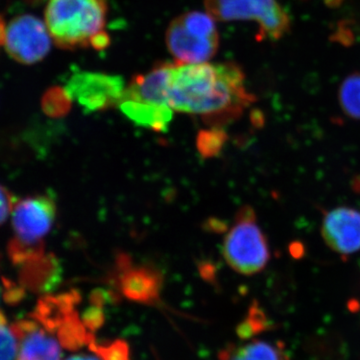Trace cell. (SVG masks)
I'll return each mask as SVG.
<instances>
[{"instance_id":"cell-1","label":"cell","mask_w":360,"mask_h":360,"mask_svg":"<svg viewBox=\"0 0 360 360\" xmlns=\"http://www.w3.org/2000/svg\"><path fill=\"white\" fill-rule=\"evenodd\" d=\"M255 101L246 89L245 72L236 63H174L168 84L172 110L200 116L210 127L224 129Z\"/></svg>"},{"instance_id":"cell-23","label":"cell","mask_w":360,"mask_h":360,"mask_svg":"<svg viewBox=\"0 0 360 360\" xmlns=\"http://www.w3.org/2000/svg\"><path fill=\"white\" fill-rule=\"evenodd\" d=\"M265 315L258 305L250 307V314L243 323L239 326L238 335L241 338H250L266 328Z\"/></svg>"},{"instance_id":"cell-15","label":"cell","mask_w":360,"mask_h":360,"mask_svg":"<svg viewBox=\"0 0 360 360\" xmlns=\"http://www.w3.org/2000/svg\"><path fill=\"white\" fill-rule=\"evenodd\" d=\"M219 360H290L281 341L252 340L243 345H229L219 354Z\"/></svg>"},{"instance_id":"cell-27","label":"cell","mask_w":360,"mask_h":360,"mask_svg":"<svg viewBox=\"0 0 360 360\" xmlns=\"http://www.w3.org/2000/svg\"><path fill=\"white\" fill-rule=\"evenodd\" d=\"M110 44V37L105 32H101L97 33L90 40V47L96 49V51H103V49H108Z\"/></svg>"},{"instance_id":"cell-13","label":"cell","mask_w":360,"mask_h":360,"mask_svg":"<svg viewBox=\"0 0 360 360\" xmlns=\"http://www.w3.org/2000/svg\"><path fill=\"white\" fill-rule=\"evenodd\" d=\"M80 300L82 297L77 290L44 296L40 298L30 317L52 335H56L59 328L77 312L75 307Z\"/></svg>"},{"instance_id":"cell-5","label":"cell","mask_w":360,"mask_h":360,"mask_svg":"<svg viewBox=\"0 0 360 360\" xmlns=\"http://www.w3.org/2000/svg\"><path fill=\"white\" fill-rule=\"evenodd\" d=\"M168 51L179 65L210 60L219 46L217 23L210 13L191 11L172 21L167 32Z\"/></svg>"},{"instance_id":"cell-17","label":"cell","mask_w":360,"mask_h":360,"mask_svg":"<svg viewBox=\"0 0 360 360\" xmlns=\"http://www.w3.org/2000/svg\"><path fill=\"white\" fill-rule=\"evenodd\" d=\"M59 343L68 350H77L89 345L94 333H90L77 311L71 315L56 333Z\"/></svg>"},{"instance_id":"cell-9","label":"cell","mask_w":360,"mask_h":360,"mask_svg":"<svg viewBox=\"0 0 360 360\" xmlns=\"http://www.w3.org/2000/svg\"><path fill=\"white\" fill-rule=\"evenodd\" d=\"M160 271L149 265H134L127 255L116 260L115 284L127 300L151 304L160 298L162 288Z\"/></svg>"},{"instance_id":"cell-21","label":"cell","mask_w":360,"mask_h":360,"mask_svg":"<svg viewBox=\"0 0 360 360\" xmlns=\"http://www.w3.org/2000/svg\"><path fill=\"white\" fill-rule=\"evenodd\" d=\"M87 347L101 360H130L129 343L122 340L98 343L96 336H92Z\"/></svg>"},{"instance_id":"cell-29","label":"cell","mask_w":360,"mask_h":360,"mask_svg":"<svg viewBox=\"0 0 360 360\" xmlns=\"http://www.w3.org/2000/svg\"><path fill=\"white\" fill-rule=\"evenodd\" d=\"M65 360H101L98 359V356H92V355L89 354H75L71 355V356L68 357Z\"/></svg>"},{"instance_id":"cell-2","label":"cell","mask_w":360,"mask_h":360,"mask_svg":"<svg viewBox=\"0 0 360 360\" xmlns=\"http://www.w3.org/2000/svg\"><path fill=\"white\" fill-rule=\"evenodd\" d=\"M106 14V0H49L45 25L60 49H85L103 32Z\"/></svg>"},{"instance_id":"cell-10","label":"cell","mask_w":360,"mask_h":360,"mask_svg":"<svg viewBox=\"0 0 360 360\" xmlns=\"http://www.w3.org/2000/svg\"><path fill=\"white\" fill-rule=\"evenodd\" d=\"M324 243L340 257H350L360 250V210L340 206L324 214L321 224Z\"/></svg>"},{"instance_id":"cell-11","label":"cell","mask_w":360,"mask_h":360,"mask_svg":"<svg viewBox=\"0 0 360 360\" xmlns=\"http://www.w3.org/2000/svg\"><path fill=\"white\" fill-rule=\"evenodd\" d=\"M13 328L18 338V360H61L58 338L32 317L13 322Z\"/></svg>"},{"instance_id":"cell-28","label":"cell","mask_w":360,"mask_h":360,"mask_svg":"<svg viewBox=\"0 0 360 360\" xmlns=\"http://www.w3.org/2000/svg\"><path fill=\"white\" fill-rule=\"evenodd\" d=\"M7 35V26L4 16L0 15V45L6 44Z\"/></svg>"},{"instance_id":"cell-4","label":"cell","mask_w":360,"mask_h":360,"mask_svg":"<svg viewBox=\"0 0 360 360\" xmlns=\"http://www.w3.org/2000/svg\"><path fill=\"white\" fill-rule=\"evenodd\" d=\"M222 255L226 264L243 276L259 274L269 264V241L250 206H243L236 213L234 224L225 236Z\"/></svg>"},{"instance_id":"cell-22","label":"cell","mask_w":360,"mask_h":360,"mask_svg":"<svg viewBox=\"0 0 360 360\" xmlns=\"http://www.w3.org/2000/svg\"><path fill=\"white\" fill-rule=\"evenodd\" d=\"M18 335L6 315L0 310V360H18Z\"/></svg>"},{"instance_id":"cell-14","label":"cell","mask_w":360,"mask_h":360,"mask_svg":"<svg viewBox=\"0 0 360 360\" xmlns=\"http://www.w3.org/2000/svg\"><path fill=\"white\" fill-rule=\"evenodd\" d=\"M118 106L123 115H127L137 127L158 132H167L172 120V110L167 105L123 99Z\"/></svg>"},{"instance_id":"cell-19","label":"cell","mask_w":360,"mask_h":360,"mask_svg":"<svg viewBox=\"0 0 360 360\" xmlns=\"http://www.w3.org/2000/svg\"><path fill=\"white\" fill-rule=\"evenodd\" d=\"M227 139L226 132L220 127L200 130L196 139L198 153L203 158H215L221 153Z\"/></svg>"},{"instance_id":"cell-7","label":"cell","mask_w":360,"mask_h":360,"mask_svg":"<svg viewBox=\"0 0 360 360\" xmlns=\"http://www.w3.org/2000/svg\"><path fill=\"white\" fill-rule=\"evenodd\" d=\"M65 89L87 113L120 105L125 92L122 77L84 70L72 71L65 80Z\"/></svg>"},{"instance_id":"cell-24","label":"cell","mask_w":360,"mask_h":360,"mask_svg":"<svg viewBox=\"0 0 360 360\" xmlns=\"http://www.w3.org/2000/svg\"><path fill=\"white\" fill-rule=\"evenodd\" d=\"M23 296H25V288H18L15 283L7 281L0 274V304L2 302L14 304L20 302Z\"/></svg>"},{"instance_id":"cell-26","label":"cell","mask_w":360,"mask_h":360,"mask_svg":"<svg viewBox=\"0 0 360 360\" xmlns=\"http://www.w3.org/2000/svg\"><path fill=\"white\" fill-rule=\"evenodd\" d=\"M16 200L13 194L0 184V225L4 224L9 217H11Z\"/></svg>"},{"instance_id":"cell-6","label":"cell","mask_w":360,"mask_h":360,"mask_svg":"<svg viewBox=\"0 0 360 360\" xmlns=\"http://www.w3.org/2000/svg\"><path fill=\"white\" fill-rule=\"evenodd\" d=\"M205 6L215 20L255 21L262 39H281L290 30V15L277 0H205Z\"/></svg>"},{"instance_id":"cell-12","label":"cell","mask_w":360,"mask_h":360,"mask_svg":"<svg viewBox=\"0 0 360 360\" xmlns=\"http://www.w3.org/2000/svg\"><path fill=\"white\" fill-rule=\"evenodd\" d=\"M174 65V63H160L146 75L132 78L125 89L123 99L168 106V84Z\"/></svg>"},{"instance_id":"cell-20","label":"cell","mask_w":360,"mask_h":360,"mask_svg":"<svg viewBox=\"0 0 360 360\" xmlns=\"http://www.w3.org/2000/svg\"><path fill=\"white\" fill-rule=\"evenodd\" d=\"M42 110L52 117H60L70 112L72 99L63 87H52L42 97Z\"/></svg>"},{"instance_id":"cell-18","label":"cell","mask_w":360,"mask_h":360,"mask_svg":"<svg viewBox=\"0 0 360 360\" xmlns=\"http://www.w3.org/2000/svg\"><path fill=\"white\" fill-rule=\"evenodd\" d=\"M338 101L347 117L360 120V71L343 80L338 90Z\"/></svg>"},{"instance_id":"cell-25","label":"cell","mask_w":360,"mask_h":360,"mask_svg":"<svg viewBox=\"0 0 360 360\" xmlns=\"http://www.w3.org/2000/svg\"><path fill=\"white\" fill-rule=\"evenodd\" d=\"M82 319L86 328L94 335V333L103 328L104 324L105 317H104L103 307L91 304L89 309L85 310Z\"/></svg>"},{"instance_id":"cell-8","label":"cell","mask_w":360,"mask_h":360,"mask_svg":"<svg viewBox=\"0 0 360 360\" xmlns=\"http://www.w3.org/2000/svg\"><path fill=\"white\" fill-rule=\"evenodd\" d=\"M51 37L47 26L30 14L16 16L7 26L6 49L21 65H34L49 54Z\"/></svg>"},{"instance_id":"cell-16","label":"cell","mask_w":360,"mask_h":360,"mask_svg":"<svg viewBox=\"0 0 360 360\" xmlns=\"http://www.w3.org/2000/svg\"><path fill=\"white\" fill-rule=\"evenodd\" d=\"M25 285L34 291L47 292L56 288L60 281L61 269L53 255H42L23 264Z\"/></svg>"},{"instance_id":"cell-3","label":"cell","mask_w":360,"mask_h":360,"mask_svg":"<svg viewBox=\"0 0 360 360\" xmlns=\"http://www.w3.org/2000/svg\"><path fill=\"white\" fill-rule=\"evenodd\" d=\"M56 219V203L49 194H37L16 200L11 213L13 238L8 255L14 265L44 255V240Z\"/></svg>"}]
</instances>
